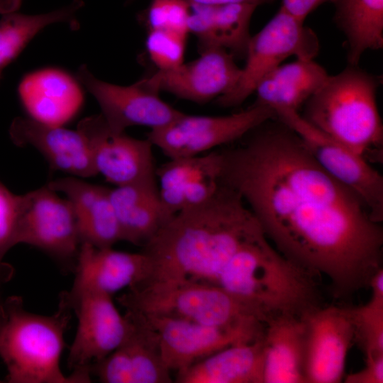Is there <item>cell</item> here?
<instances>
[{
    "label": "cell",
    "instance_id": "484cf974",
    "mask_svg": "<svg viewBox=\"0 0 383 383\" xmlns=\"http://www.w3.org/2000/svg\"><path fill=\"white\" fill-rule=\"evenodd\" d=\"M126 336L118 353L128 366L132 383H171L174 379L166 366L160 348L157 335L144 316L126 310Z\"/></svg>",
    "mask_w": 383,
    "mask_h": 383
},
{
    "label": "cell",
    "instance_id": "74e56055",
    "mask_svg": "<svg viewBox=\"0 0 383 383\" xmlns=\"http://www.w3.org/2000/svg\"><path fill=\"white\" fill-rule=\"evenodd\" d=\"M21 0H0V13L5 14L16 11Z\"/></svg>",
    "mask_w": 383,
    "mask_h": 383
},
{
    "label": "cell",
    "instance_id": "cb8c5ba5",
    "mask_svg": "<svg viewBox=\"0 0 383 383\" xmlns=\"http://www.w3.org/2000/svg\"><path fill=\"white\" fill-rule=\"evenodd\" d=\"M263 339L231 345L176 374L179 383H263Z\"/></svg>",
    "mask_w": 383,
    "mask_h": 383
},
{
    "label": "cell",
    "instance_id": "e0dca14e",
    "mask_svg": "<svg viewBox=\"0 0 383 383\" xmlns=\"http://www.w3.org/2000/svg\"><path fill=\"white\" fill-rule=\"evenodd\" d=\"M74 267L70 294L91 292L113 296L144 284L150 274V260L143 251L98 248L86 243L81 244Z\"/></svg>",
    "mask_w": 383,
    "mask_h": 383
},
{
    "label": "cell",
    "instance_id": "8fae6325",
    "mask_svg": "<svg viewBox=\"0 0 383 383\" xmlns=\"http://www.w3.org/2000/svg\"><path fill=\"white\" fill-rule=\"evenodd\" d=\"M35 247L64 265H74L82 244L77 221L67 199L47 184L19 195L14 245Z\"/></svg>",
    "mask_w": 383,
    "mask_h": 383
},
{
    "label": "cell",
    "instance_id": "836d02e7",
    "mask_svg": "<svg viewBox=\"0 0 383 383\" xmlns=\"http://www.w3.org/2000/svg\"><path fill=\"white\" fill-rule=\"evenodd\" d=\"M363 369L348 374L347 383H382L383 354L366 355Z\"/></svg>",
    "mask_w": 383,
    "mask_h": 383
},
{
    "label": "cell",
    "instance_id": "d590c367",
    "mask_svg": "<svg viewBox=\"0 0 383 383\" xmlns=\"http://www.w3.org/2000/svg\"><path fill=\"white\" fill-rule=\"evenodd\" d=\"M13 274V268L4 261L0 262V329L6 319L5 300L2 299V286L8 282Z\"/></svg>",
    "mask_w": 383,
    "mask_h": 383
},
{
    "label": "cell",
    "instance_id": "9c48e42d",
    "mask_svg": "<svg viewBox=\"0 0 383 383\" xmlns=\"http://www.w3.org/2000/svg\"><path fill=\"white\" fill-rule=\"evenodd\" d=\"M276 118L274 111L254 104L226 116L183 113L167 126L150 130L147 138L169 159L192 157L240 140L265 122Z\"/></svg>",
    "mask_w": 383,
    "mask_h": 383
},
{
    "label": "cell",
    "instance_id": "2e32d148",
    "mask_svg": "<svg viewBox=\"0 0 383 383\" xmlns=\"http://www.w3.org/2000/svg\"><path fill=\"white\" fill-rule=\"evenodd\" d=\"M199 57L167 70H157L146 77L160 92L197 104H205L230 91L241 73L234 55L226 50L209 48Z\"/></svg>",
    "mask_w": 383,
    "mask_h": 383
},
{
    "label": "cell",
    "instance_id": "7c38bea8",
    "mask_svg": "<svg viewBox=\"0 0 383 383\" xmlns=\"http://www.w3.org/2000/svg\"><path fill=\"white\" fill-rule=\"evenodd\" d=\"M77 78L97 101L101 116L113 133H123L133 126L160 128L184 113L164 101L147 77L120 86L97 79L82 65Z\"/></svg>",
    "mask_w": 383,
    "mask_h": 383
},
{
    "label": "cell",
    "instance_id": "603a6c76",
    "mask_svg": "<svg viewBox=\"0 0 383 383\" xmlns=\"http://www.w3.org/2000/svg\"><path fill=\"white\" fill-rule=\"evenodd\" d=\"M121 240L143 247L170 219L164 211L156 181L109 189Z\"/></svg>",
    "mask_w": 383,
    "mask_h": 383
},
{
    "label": "cell",
    "instance_id": "e575fe53",
    "mask_svg": "<svg viewBox=\"0 0 383 383\" xmlns=\"http://www.w3.org/2000/svg\"><path fill=\"white\" fill-rule=\"evenodd\" d=\"M335 0H282V8L301 21L317 7Z\"/></svg>",
    "mask_w": 383,
    "mask_h": 383
},
{
    "label": "cell",
    "instance_id": "30bf717a",
    "mask_svg": "<svg viewBox=\"0 0 383 383\" xmlns=\"http://www.w3.org/2000/svg\"><path fill=\"white\" fill-rule=\"evenodd\" d=\"M140 313L156 332L162 359L176 374L225 348L263 339L266 326L262 322L215 326L165 315Z\"/></svg>",
    "mask_w": 383,
    "mask_h": 383
},
{
    "label": "cell",
    "instance_id": "83f0119b",
    "mask_svg": "<svg viewBox=\"0 0 383 383\" xmlns=\"http://www.w3.org/2000/svg\"><path fill=\"white\" fill-rule=\"evenodd\" d=\"M83 1L74 0L69 5L42 14L27 15L16 11L2 15L0 20V81L5 67L26 47V44L47 26L72 23Z\"/></svg>",
    "mask_w": 383,
    "mask_h": 383
},
{
    "label": "cell",
    "instance_id": "7a4b0ae2",
    "mask_svg": "<svg viewBox=\"0 0 383 383\" xmlns=\"http://www.w3.org/2000/svg\"><path fill=\"white\" fill-rule=\"evenodd\" d=\"M265 235L238 192L221 183L206 201L172 216L143 247L150 263L146 284H216L243 244Z\"/></svg>",
    "mask_w": 383,
    "mask_h": 383
},
{
    "label": "cell",
    "instance_id": "3957f363",
    "mask_svg": "<svg viewBox=\"0 0 383 383\" xmlns=\"http://www.w3.org/2000/svg\"><path fill=\"white\" fill-rule=\"evenodd\" d=\"M6 319L0 329V357L9 383L90 382L89 368L66 376L60 367L64 335L73 309L67 292L60 296L57 311L45 316L27 311L19 296L5 300Z\"/></svg>",
    "mask_w": 383,
    "mask_h": 383
},
{
    "label": "cell",
    "instance_id": "52a82bcc",
    "mask_svg": "<svg viewBox=\"0 0 383 383\" xmlns=\"http://www.w3.org/2000/svg\"><path fill=\"white\" fill-rule=\"evenodd\" d=\"M318 50V40L313 31L280 7L265 26L250 37L239 79L230 91L217 98V104L223 107L240 105L254 93L260 79L287 57L314 59Z\"/></svg>",
    "mask_w": 383,
    "mask_h": 383
},
{
    "label": "cell",
    "instance_id": "8d00e7d4",
    "mask_svg": "<svg viewBox=\"0 0 383 383\" xmlns=\"http://www.w3.org/2000/svg\"><path fill=\"white\" fill-rule=\"evenodd\" d=\"M189 4L198 5H223L231 4H248L257 6L272 3L274 0H185Z\"/></svg>",
    "mask_w": 383,
    "mask_h": 383
},
{
    "label": "cell",
    "instance_id": "f1b7e54d",
    "mask_svg": "<svg viewBox=\"0 0 383 383\" xmlns=\"http://www.w3.org/2000/svg\"><path fill=\"white\" fill-rule=\"evenodd\" d=\"M220 161L219 150H214L204 155L170 159L156 168L160 198L169 218L179 211V194L186 186L205 177L218 178Z\"/></svg>",
    "mask_w": 383,
    "mask_h": 383
},
{
    "label": "cell",
    "instance_id": "ac0fdd59",
    "mask_svg": "<svg viewBox=\"0 0 383 383\" xmlns=\"http://www.w3.org/2000/svg\"><path fill=\"white\" fill-rule=\"evenodd\" d=\"M9 135L17 146L35 148L55 170L79 178L97 174L87 142L77 129L69 130L20 116L12 121Z\"/></svg>",
    "mask_w": 383,
    "mask_h": 383
},
{
    "label": "cell",
    "instance_id": "4dcf8cb0",
    "mask_svg": "<svg viewBox=\"0 0 383 383\" xmlns=\"http://www.w3.org/2000/svg\"><path fill=\"white\" fill-rule=\"evenodd\" d=\"M189 12V4L185 0H151L142 19L148 30H165L187 36Z\"/></svg>",
    "mask_w": 383,
    "mask_h": 383
},
{
    "label": "cell",
    "instance_id": "6da1fadb",
    "mask_svg": "<svg viewBox=\"0 0 383 383\" xmlns=\"http://www.w3.org/2000/svg\"><path fill=\"white\" fill-rule=\"evenodd\" d=\"M272 120L238 145L219 150V181L240 194L282 255L326 277L335 295L368 287L382 268L380 223L321 168L291 128Z\"/></svg>",
    "mask_w": 383,
    "mask_h": 383
},
{
    "label": "cell",
    "instance_id": "ba28073f",
    "mask_svg": "<svg viewBox=\"0 0 383 383\" xmlns=\"http://www.w3.org/2000/svg\"><path fill=\"white\" fill-rule=\"evenodd\" d=\"M277 118L301 139L321 168L355 194L371 217L383 220V177L365 157L328 136L309 123L299 111L278 110Z\"/></svg>",
    "mask_w": 383,
    "mask_h": 383
},
{
    "label": "cell",
    "instance_id": "5bb4252c",
    "mask_svg": "<svg viewBox=\"0 0 383 383\" xmlns=\"http://www.w3.org/2000/svg\"><path fill=\"white\" fill-rule=\"evenodd\" d=\"M67 293L78 321L67 365L73 370L91 368V363L102 360L122 343L127 331V319L110 295L91 292Z\"/></svg>",
    "mask_w": 383,
    "mask_h": 383
},
{
    "label": "cell",
    "instance_id": "44dd1931",
    "mask_svg": "<svg viewBox=\"0 0 383 383\" xmlns=\"http://www.w3.org/2000/svg\"><path fill=\"white\" fill-rule=\"evenodd\" d=\"M189 6L188 30L196 37L199 50L219 48L234 56H245L251 37L250 21L257 6L248 4Z\"/></svg>",
    "mask_w": 383,
    "mask_h": 383
},
{
    "label": "cell",
    "instance_id": "d4e9b609",
    "mask_svg": "<svg viewBox=\"0 0 383 383\" xmlns=\"http://www.w3.org/2000/svg\"><path fill=\"white\" fill-rule=\"evenodd\" d=\"M326 70L313 59L296 58L281 64L262 77L255 91V104L277 110L298 111L328 78Z\"/></svg>",
    "mask_w": 383,
    "mask_h": 383
},
{
    "label": "cell",
    "instance_id": "f35d334b",
    "mask_svg": "<svg viewBox=\"0 0 383 383\" xmlns=\"http://www.w3.org/2000/svg\"><path fill=\"white\" fill-rule=\"evenodd\" d=\"M0 382H1V381H0Z\"/></svg>",
    "mask_w": 383,
    "mask_h": 383
},
{
    "label": "cell",
    "instance_id": "1f68e13d",
    "mask_svg": "<svg viewBox=\"0 0 383 383\" xmlns=\"http://www.w3.org/2000/svg\"><path fill=\"white\" fill-rule=\"evenodd\" d=\"M187 38V36L174 32L148 31L146 51L157 70H171L184 62Z\"/></svg>",
    "mask_w": 383,
    "mask_h": 383
},
{
    "label": "cell",
    "instance_id": "4316f807",
    "mask_svg": "<svg viewBox=\"0 0 383 383\" xmlns=\"http://www.w3.org/2000/svg\"><path fill=\"white\" fill-rule=\"evenodd\" d=\"M335 22L348 42V61L357 65L367 50L383 46V0H335Z\"/></svg>",
    "mask_w": 383,
    "mask_h": 383
},
{
    "label": "cell",
    "instance_id": "7402d4cb",
    "mask_svg": "<svg viewBox=\"0 0 383 383\" xmlns=\"http://www.w3.org/2000/svg\"><path fill=\"white\" fill-rule=\"evenodd\" d=\"M306 325L304 318L283 314L270 318L263 338V383H304Z\"/></svg>",
    "mask_w": 383,
    "mask_h": 383
},
{
    "label": "cell",
    "instance_id": "d6986e66",
    "mask_svg": "<svg viewBox=\"0 0 383 383\" xmlns=\"http://www.w3.org/2000/svg\"><path fill=\"white\" fill-rule=\"evenodd\" d=\"M47 185L66 196L75 216L82 243L106 248L121 240L109 189L74 176L53 179Z\"/></svg>",
    "mask_w": 383,
    "mask_h": 383
},
{
    "label": "cell",
    "instance_id": "4fadbf2b",
    "mask_svg": "<svg viewBox=\"0 0 383 383\" xmlns=\"http://www.w3.org/2000/svg\"><path fill=\"white\" fill-rule=\"evenodd\" d=\"M77 130L84 136L97 172L107 182L123 186L156 181V167L149 139L111 131L101 114L82 119Z\"/></svg>",
    "mask_w": 383,
    "mask_h": 383
},
{
    "label": "cell",
    "instance_id": "f546056e",
    "mask_svg": "<svg viewBox=\"0 0 383 383\" xmlns=\"http://www.w3.org/2000/svg\"><path fill=\"white\" fill-rule=\"evenodd\" d=\"M371 297L367 303L350 312L357 339L366 355L383 354V272L371 278Z\"/></svg>",
    "mask_w": 383,
    "mask_h": 383
},
{
    "label": "cell",
    "instance_id": "d6a6232c",
    "mask_svg": "<svg viewBox=\"0 0 383 383\" xmlns=\"http://www.w3.org/2000/svg\"><path fill=\"white\" fill-rule=\"evenodd\" d=\"M19 214V195L12 193L0 182V262L14 245Z\"/></svg>",
    "mask_w": 383,
    "mask_h": 383
},
{
    "label": "cell",
    "instance_id": "ffe728a7",
    "mask_svg": "<svg viewBox=\"0 0 383 383\" xmlns=\"http://www.w3.org/2000/svg\"><path fill=\"white\" fill-rule=\"evenodd\" d=\"M20 101L29 117L41 123L62 126L73 118L83 103L76 82L57 69L38 70L26 75L18 88Z\"/></svg>",
    "mask_w": 383,
    "mask_h": 383
},
{
    "label": "cell",
    "instance_id": "277c9868",
    "mask_svg": "<svg viewBox=\"0 0 383 383\" xmlns=\"http://www.w3.org/2000/svg\"><path fill=\"white\" fill-rule=\"evenodd\" d=\"M216 284L253 303L270 319L283 314L303 316L320 306L313 275L282 255L265 235L240 246Z\"/></svg>",
    "mask_w": 383,
    "mask_h": 383
},
{
    "label": "cell",
    "instance_id": "5b68a950",
    "mask_svg": "<svg viewBox=\"0 0 383 383\" xmlns=\"http://www.w3.org/2000/svg\"><path fill=\"white\" fill-rule=\"evenodd\" d=\"M380 81L349 65L306 101L301 116L311 125L365 157L382 159L383 126L377 104Z\"/></svg>",
    "mask_w": 383,
    "mask_h": 383
},
{
    "label": "cell",
    "instance_id": "9a60e30c",
    "mask_svg": "<svg viewBox=\"0 0 383 383\" xmlns=\"http://www.w3.org/2000/svg\"><path fill=\"white\" fill-rule=\"evenodd\" d=\"M303 317L306 325L305 382H341L348 351L355 340L350 309L319 306Z\"/></svg>",
    "mask_w": 383,
    "mask_h": 383
},
{
    "label": "cell",
    "instance_id": "8992f818",
    "mask_svg": "<svg viewBox=\"0 0 383 383\" xmlns=\"http://www.w3.org/2000/svg\"><path fill=\"white\" fill-rule=\"evenodd\" d=\"M118 302L126 310L215 326L267 323L269 320L253 303L209 283L143 285L128 290L118 297Z\"/></svg>",
    "mask_w": 383,
    "mask_h": 383
}]
</instances>
